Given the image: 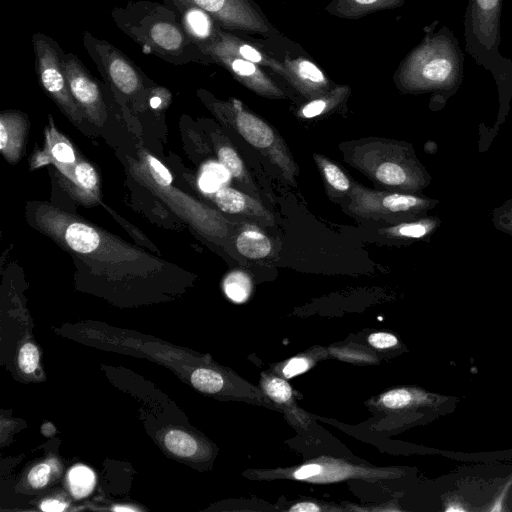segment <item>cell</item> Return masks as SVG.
<instances>
[{"label":"cell","mask_w":512,"mask_h":512,"mask_svg":"<svg viewBox=\"0 0 512 512\" xmlns=\"http://www.w3.org/2000/svg\"><path fill=\"white\" fill-rule=\"evenodd\" d=\"M437 216H425L415 220L380 227L378 234L389 241L409 244L418 240H429L441 225Z\"/></svg>","instance_id":"14"},{"label":"cell","mask_w":512,"mask_h":512,"mask_svg":"<svg viewBox=\"0 0 512 512\" xmlns=\"http://www.w3.org/2000/svg\"><path fill=\"white\" fill-rule=\"evenodd\" d=\"M83 45L102 76L120 93L131 96L143 88L145 75L114 45L88 31L83 34Z\"/></svg>","instance_id":"7"},{"label":"cell","mask_w":512,"mask_h":512,"mask_svg":"<svg viewBox=\"0 0 512 512\" xmlns=\"http://www.w3.org/2000/svg\"><path fill=\"white\" fill-rule=\"evenodd\" d=\"M77 182L86 189H93L97 184V175L88 163L78 164L75 168Z\"/></svg>","instance_id":"29"},{"label":"cell","mask_w":512,"mask_h":512,"mask_svg":"<svg viewBox=\"0 0 512 512\" xmlns=\"http://www.w3.org/2000/svg\"><path fill=\"white\" fill-rule=\"evenodd\" d=\"M437 23L426 29L423 41L402 63L397 82L407 93H432L431 104L441 109L462 84L464 54L450 28L434 31Z\"/></svg>","instance_id":"1"},{"label":"cell","mask_w":512,"mask_h":512,"mask_svg":"<svg viewBox=\"0 0 512 512\" xmlns=\"http://www.w3.org/2000/svg\"><path fill=\"white\" fill-rule=\"evenodd\" d=\"M224 290L234 302H244L251 292L250 278L243 272H232L224 281Z\"/></svg>","instance_id":"22"},{"label":"cell","mask_w":512,"mask_h":512,"mask_svg":"<svg viewBox=\"0 0 512 512\" xmlns=\"http://www.w3.org/2000/svg\"><path fill=\"white\" fill-rule=\"evenodd\" d=\"M235 246L242 256L252 260L265 259L273 253L271 239L255 226L240 231Z\"/></svg>","instance_id":"16"},{"label":"cell","mask_w":512,"mask_h":512,"mask_svg":"<svg viewBox=\"0 0 512 512\" xmlns=\"http://www.w3.org/2000/svg\"><path fill=\"white\" fill-rule=\"evenodd\" d=\"M162 103V99L159 96H153L150 99V105L152 108H158Z\"/></svg>","instance_id":"41"},{"label":"cell","mask_w":512,"mask_h":512,"mask_svg":"<svg viewBox=\"0 0 512 512\" xmlns=\"http://www.w3.org/2000/svg\"><path fill=\"white\" fill-rule=\"evenodd\" d=\"M177 16L171 6L148 0L130 1L111 12L116 26L138 43L144 53L174 65L199 61L205 55L187 35Z\"/></svg>","instance_id":"3"},{"label":"cell","mask_w":512,"mask_h":512,"mask_svg":"<svg viewBox=\"0 0 512 512\" xmlns=\"http://www.w3.org/2000/svg\"><path fill=\"white\" fill-rule=\"evenodd\" d=\"M180 16V22L191 40L201 48L212 41L219 30L214 19L203 9L187 0H166Z\"/></svg>","instance_id":"13"},{"label":"cell","mask_w":512,"mask_h":512,"mask_svg":"<svg viewBox=\"0 0 512 512\" xmlns=\"http://www.w3.org/2000/svg\"><path fill=\"white\" fill-rule=\"evenodd\" d=\"M308 369V362L304 358H294L290 360L283 369V374L287 377H293L301 374Z\"/></svg>","instance_id":"35"},{"label":"cell","mask_w":512,"mask_h":512,"mask_svg":"<svg viewBox=\"0 0 512 512\" xmlns=\"http://www.w3.org/2000/svg\"><path fill=\"white\" fill-rule=\"evenodd\" d=\"M192 385L206 393L218 392L223 386L222 376L210 369L199 368L196 369L191 375Z\"/></svg>","instance_id":"25"},{"label":"cell","mask_w":512,"mask_h":512,"mask_svg":"<svg viewBox=\"0 0 512 512\" xmlns=\"http://www.w3.org/2000/svg\"><path fill=\"white\" fill-rule=\"evenodd\" d=\"M50 464L42 463L36 465L28 474V481L34 488L45 486L49 480Z\"/></svg>","instance_id":"32"},{"label":"cell","mask_w":512,"mask_h":512,"mask_svg":"<svg viewBox=\"0 0 512 512\" xmlns=\"http://www.w3.org/2000/svg\"><path fill=\"white\" fill-rule=\"evenodd\" d=\"M369 343L379 349L389 348L397 344V338L389 333H373L368 338Z\"/></svg>","instance_id":"33"},{"label":"cell","mask_w":512,"mask_h":512,"mask_svg":"<svg viewBox=\"0 0 512 512\" xmlns=\"http://www.w3.org/2000/svg\"><path fill=\"white\" fill-rule=\"evenodd\" d=\"M228 171L220 164H208L199 179V186L205 193H214L228 178Z\"/></svg>","instance_id":"24"},{"label":"cell","mask_w":512,"mask_h":512,"mask_svg":"<svg viewBox=\"0 0 512 512\" xmlns=\"http://www.w3.org/2000/svg\"><path fill=\"white\" fill-rule=\"evenodd\" d=\"M217 155L220 164L245 188L246 193L262 202L257 185L234 148L222 145L218 148Z\"/></svg>","instance_id":"17"},{"label":"cell","mask_w":512,"mask_h":512,"mask_svg":"<svg viewBox=\"0 0 512 512\" xmlns=\"http://www.w3.org/2000/svg\"><path fill=\"white\" fill-rule=\"evenodd\" d=\"M381 0H352L354 4H357L361 7L364 6H373L377 3H379Z\"/></svg>","instance_id":"40"},{"label":"cell","mask_w":512,"mask_h":512,"mask_svg":"<svg viewBox=\"0 0 512 512\" xmlns=\"http://www.w3.org/2000/svg\"><path fill=\"white\" fill-rule=\"evenodd\" d=\"M343 159L376 188L422 194L432 181L413 146L402 140L366 137L342 143Z\"/></svg>","instance_id":"2"},{"label":"cell","mask_w":512,"mask_h":512,"mask_svg":"<svg viewBox=\"0 0 512 512\" xmlns=\"http://www.w3.org/2000/svg\"><path fill=\"white\" fill-rule=\"evenodd\" d=\"M226 28L261 30L259 20L244 0H187Z\"/></svg>","instance_id":"11"},{"label":"cell","mask_w":512,"mask_h":512,"mask_svg":"<svg viewBox=\"0 0 512 512\" xmlns=\"http://www.w3.org/2000/svg\"><path fill=\"white\" fill-rule=\"evenodd\" d=\"M62 63L73 98L88 109H98L101 91L83 62L73 53H63Z\"/></svg>","instance_id":"12"},{"label":"cell","mask_w":512,"mask_h":512,"mask_svg":"<svg viewBox=\"0 0 512 512\" xmlns=\"http://www.w3.org/2000/svg\"><path fill=\"white\" fill-rule=\"evenodd\" d=\"M7 129H6V126L3 122V120H1L0 122V149L1 150H4L8 144V133H7Z\"/></svg>","instance_id":"39"},{"label":"cell","mask_w":512,"mask_h":512,"mask_svg":"<svg viewBox=\"0 0 512 512\" xmlns=\"http://www.w3.org/2000/svg\"><path fill=\"white\" fill-rule=\"evenodd\" d=\"M32 45L40 85L65 107H73V96L62 63L64 51L55 40L40 32L32 35Z\"/></svg>","instance_id":"8"},{"label":"cell","mask_w":512,"mask_h":512,"mask_svg":"<svg viewBox=\"0 0 512 512\" xmlns=\"http://www.w3.org/2000/svg\"><path fill=\"white\" fill-rule=\"evenodd\" d=\"M321 466L319 464H308L302 466L300 469L295 471L294 477L296 479H306L315 476L321 472Z\"/></svg>","instance_id":"36"},{"label":"cell","mask_w":512,"mask_h":512,"mask_svg":"<svg viewBox=\"0 0 512 512\" xmlns=\"http://www.w3.org/2000/svg\"><path fill=\"white\" fill-rule=\"evenodd\" d=\"M267 394L276 402L284 403L291 397V388L289 384L280 379L273 378L265 385Z\"/></svg>","instance_id":"28"},{"label":"cell","mask_w":512,"mask_h":512,"mask_svg":"<svg viewBox=\"0 0 512 512\" xmlns=\"http://www.w3.org/2000/svg\"><path fill=\"white\" fill-rule=\"evenodd\" d=\"M68 480L70 490L76 498L89 494L95 484V476L92 470L83 465L73 467L68 474Z\"/></svg>","instance_id":"20"},{"label":"cell","mask_w":512,"mask_h":512,"mask_svg":"<svg viewBox=\"0 0 512 512\" xmlns=\"http://www.w3.org/2000/svg\"><path fill=\"white\" fill-rule=\"evenodd\" d=\"M319 510L320 508L316 504L310 502L298 503L290 508V511L293 512H316Z\"/></svg>","instance_id":"38"},{"label":"cell","mask_w":512,"mask_h":512,"mask_svg":"<svg viewBox=\"0 0 512 512\" xmlns=\"http://www.w3.org/2000/svg\"><path fill=\"white\" fill-rule=\"evenodd\" d=\"M149 167L155 181L161 186H168L172 183V175L169 170L156 158L148 157Z\"/></svg>","instance_id":"31"},{"label":"cell","mask_w":512,"mask_h":512,"mask_svg":"<svg viewBox=\"0 0 512 512\" xmlns=\"http://www.w3.org/2000/svg\"><path fill=\"white\" fill-rule=\"evenodd\" d=\"M341 91H335L331 95L315 98L307 103L300 111L302 118L311 119L326 114L332 108H335L341 100Z\"/></svg>","instance_id":"23"},{"label":"cell","mask_w":512,"mask_h":512,"mask_svg":"<svg viewBox=\"0 0 512 512\" xmlns=\"http://www.w3.org/2000/svg\"><path fill=\"white\" fill-rule=\"evenodd\" d=\"M492 223L497 230L508 234L512 239V198L493 209Z\"/></svg>","instance_id":"26"},{"label":"cell","mask_w":512,"mask_h":512,"mask_svg":"<svg viewBox=\"0 0 512 512\" xmlns=\"http://www.w3.org/2000/svg\"><path fill=\"white\" fill-rule=\"evenodd\" d=\"M66 508V504L58 500H46L41 504V509L46 512H61Z\"/></svg>","instance_id":"37"},{"label":"cell","mask_w":512,"mask_h":512,"mask_svg":"<svg viewBox=\"0 0 512 512\" xmlns=\"http://www.w3.org/2000/svg\"><path fill=\"white\" fill-rule=\"evenodd\" d=\"M438 203L423 194L371 189L353 180L352 190L343 204L351 217L383 227L428 216Z\"/></svg>","instance_id":"5"},{"label":"cell","mask_w":512,"mask_h":512,"mask_svg":"<svg viewBox=\"0 0 512 512\" xmlns=\"http://www.w3.org/2000/svg\"><path fill=\"white\" fill-rule=\"evenodd\" d=\"M502 6L503 0H468L463 21L466 52L496 82L499 123L505 119L512 98V60L499 51Z\"/></svg>","instance_id":"4"},{"label":"cell","mask_w":512,"mask_h":512,"mask_svg":"<svg viewBox=\"0 0 512 512\" xmlns=\"http://www.w3.org/2000/svg\"><path fill=\"white\" fill-rule=\"evenodd\" d=\"M411 394L404 389L393 390L382 397L383 404L388 408H402L411 402Z\"/></svg>","instance_id":"30"},{"label":"cell","mask_w":512,"mask_h":512,"mask_svg":"<svg viewBox=\"0 0 512 512\" xmlns=\"http://www.w3.org/2000/svg\"><path fill=\"white\" fill-rule=\"evenodd\" d=\"M115 511H135V509L128 506H117L114 508Z\"/></svg>","instance_id":"42"},{"label":"cell","mask_w":512,"mask_h":512,"mask_svg":"<svg viewBox=\"0 0 512 512\" xmlns=\"http://www.w3.org/2000/svg\"><path fill=\"white\" fill-rule=\"evenodd\" d=\"M203 54L228 68L239 80L256 93L283 98L284 93L271 82L252 62L229 52L213 42L203 45Z\"/></svg>","instance_id":"9"},{"label":"cell","mask_w":512,"mask_h":512,"mask_svg":"<svg viewBox=\"0 0 512 512\" xmlns=\"http://www.w3.org/2000/svg\"><path fill=\"white\" fill-rule=\"evenodd\" d=\"M65 239L67 244L76 252L90 253L98 247L100 237L90 226L75 222L68 226Z\"/></svg>","instance_id":"19"},{"label":"cell","mask_w":512,"mask_h":512,"mask_svg":"<svg viewBox=\"0 0 512 512\" xmlns=\"http://www.w3.org/2000/svg\"><path fill=\"white\" fill-rule=\"evenodd\" d=\"M216 205L229 214L246 217L262 226L273 227L275 218L264 204L251 195L231 187H220L212 193Z\"/></svg>","instance_id":"10"},{"label":"cell","mask_w":512,"mask_h":512,"mask_svg":"<svg viewBox=\"0 0 512 512\" xmlns=\"http://www.w3.org/2000/svg\"><path fill=\"white\" fill-rule=\"evenodd\" d=\"M313 159L320 171L324 188L331 200L343 204L353 186V179L325 155L314 153Z\"/></svg>","instance_id":"15"},{"label":"cell","mask_w":512,"mask_h":512,"mask_svg":"<svg viewBox=\"0 0 512 512\" xmlns=\"http://www.w3.org/2000/svg\"><path fill=\"white\" fill-rule=\"evenodd\" d=\"M167 449L181 457H190L197 450V443L193 437L180 430H170L164 437Z\"/></svg>","instance_id":"21"},{"label":"cell","mask_w":512,"mask_h":512,"mask_svg":"<svg viewBox=\"0 0 512 512\" xmlns=\"http://www.w3.org/2000/svg\"><path fill=\"white\" fill-rule=\"evenodd\" d=\"M38 361L39 353L37 348L31 343L24 344L18 356V363L21 370L27 374L32 373L37 368Z\"/></svg>","instance_id":"27"},{"label":"cell","mask_w":512,"mask_h":512,"mask_svg":"<svg viewBox=\"0 0 512 512\" xmlns=\"http://www.w3.org/2000/svg\"><path fill=\"white\" fill-rule=\"evenodd\" d=\"M52 155L62 163H72L75 160L72 148L63 142L54 145L52 148Z\"/></svg>","instance_id":"34"},{"label":"cell","mask_w":512,"mask_h":512,"mask_svg":"<svg viewBox=\"0 0 512 512\" xmlns=\"http://www.w3.org/2000/svg\"><path fill=\"white\" fill-rule=\"evenodd\" d=\"M219 108L243 140L268 158L289 184L296 186L300 168L278 131L237 100Z\"/></svg>","instance_id":"6"},{"label":"cell","mask_w":512,"mask_h":512,"mask_svg":"<svg viewBox=\"0 0 512 512\" xmlns=\"http://www.w3.org/2000/svg\"><path fill=\"white\" fill-rule=\"evenodd\" d=\"M291 82L306 96H318L327 87V81L321 70L312 62L297 61L292 68Z\"/></svg>","instance_id":"18"}]
</instances>
